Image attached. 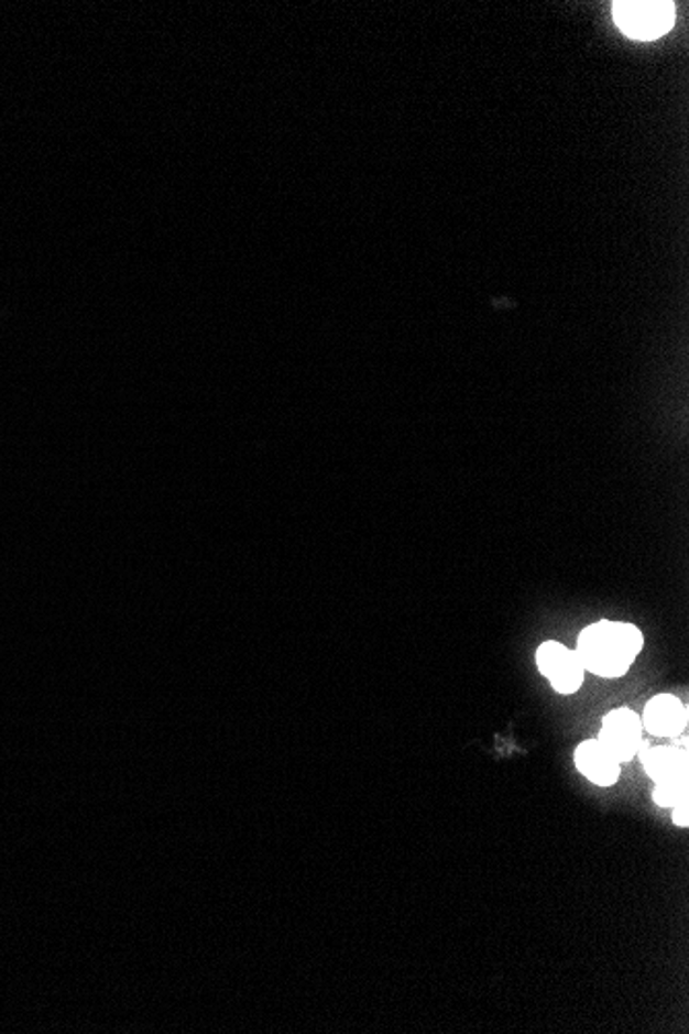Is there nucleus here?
Returning <instances> with one entry per match:
<instances>
[{
  "label": "nucleus",
  "mask_w": 689,
  "mask_h": 1034,
  "mask_svg": "<svg viewBox=\"0 0 689 1034\" xmlns=\"http://www.w3.org/2000/svg\"><path fill=\"white\" fill-rule=\"evenodd\" d=\"M644 646V636L634 624L601 620L578 636L576 655L584 672L599 677H622Z\"/></svg>",
  "instance_id": "nucleus-1"
},
{
  "label": "nucleus",
  "mask_w": 689,
  "mask_h": 1034,
  "mask_svg": "<svg viewBox=\"0 0 689 1034\" xmlns=\"http://www.w3.org/2000/svg\"><path fill=\"white\" fill-rule=\"evenodd\" d=\"M617 28L634 40H657L674 28V2L624 0L613 4Z\"/></svg>",
  "instance_id": "nucleus-2"
},
{
  "label": "nucleus",
  "mask_w": 689,
  "mask_h": 1034,
  "mask_svg": "<svg viewBox=\"0 0 689 1034\" xmlns=\"http://www.w3.org/2000/svg\"><path fill=\"white\" fill-rule=\"evenodd\" d=\"M642 731L644 727L641 717L632 708H617L611 710L603 719L599 743L622 764L638 754L642 748Z\"/></svg>",
  "instance_id": "nucleus-3"
},
{
  "label": "nucleus",
  "mask_w": 689,
  "mask_h": 1034,
  "mask_svg": "<svg viewBox=\"0 0 689 1034\" xmlns=\"http://www.w3.org/2000/svg\"><path fill=\"white\" fill-rule=\"evenodd\" d=\"M537 667L559 694H575L582 686L584 667L576 651L561 642H543L537 651Z\"/></svg>",
  "instance_id": "nucleus-4"
},
{
  "label": "nucleus",
  "mask_w": 689,
  "mask_h": 1034,
  "mask_svg": "<svg viewBox=\"0 0 689 1034\" xmlns=\"http://www.w3.org/2000/svg\"><path fill=\"white\" fill-rule=\"evenodd\" d=\"M642 727L657 736V738H675L683 731L688 715L683 705L671 696V694H660L644 708V719H641Z\"/></svg>",
  "instance_id": "nucleus-5"
},
{
  "label": "nucleus",
  "mask_w": 689,
  "mask_h": 1034,
  "mask_svg": "<svg viewBox=\"0 0 689 1034\" xmlns=\"http://www.w3.org/2000/svg\"><path fill=\"white\" fill-rule=\"evenodd\" d=\"M576 766L591 783L599 787H611L620 779V762L609 754L599 739H587L576 748Z\"/></svg>",
  "instance_id": "nucleus-6"
},
{
  "label": "nucleus",
  "mask_w": 689,
  "mask_h": 1034,
  "mask_svg": "<svg viewBox=\"0 0 689 1034\" xmlns=\"http://www.w3.org/2000/svg\"><path fill=\"white\" fill-rule=\"evenodd\" d=\"M644 771L655 783L667 781H681L688 779V748L675 745H658L642 750L641 754Z\"/></svg>",
  "instance_id": "nucleus-7"
},
{
  "label": "nucleus",
  "mask_w": 689,
  "mask_h": 1034,
  "mask_svg": "<svg viewBox=\"0 0 689 1034\" xmlns=\"http://www.w3.org/2000/svg\"><path fill=\"white\" fill-rule=\"evenodd\" d=\"M688 779L657 783L653 797H655V802H657L660 807H674V805L679 804L683 797H688Z\"/></svg>",
  "instance_id": "nucleus-8"
},
{
  "label": "nucleus",
  "mask_w": 689,
  "mask_h": 1034,
  "mask_svg": "<svg viewBox=\"0 0 689 1034\" xmlns=\"http://www.w3.org/2000/svg\"><path fill=\"white\" fill-rule=\"evenodd\" d=\"M688 805V797H683L679 804L674 805V821L675 824H679V826H683V828L689 824Z\"/></svg>",
  "instance_id": "nucleus-9"
}]
</instances>
